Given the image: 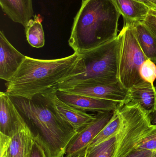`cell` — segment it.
<instances>
[{"label":"cell","instance_id":"cell-1","mask_svg":"<svg viewBox=\"0 0 156 157\" xmlns=\"http://www.w3.org/2000/svg\"><path fill=\"white\" fill-rule=\"evenodd\" d=\"M28 126L34 141L44 149L47 157H64L77 131L60 117L41 95L29 100L11 97Z\"/></svg>","mask_w":156,"mask_h":157},{"label":"cell","instance_id":"cell-2","mask_svg":"<svg viewBox=\"0 0 156 157\" xmlns=\"http://www.w3.org/2000/svg\"><path fill=\"white\" fill-rule=\"evenodd\" d=\"M80 56L75 52L55 59L26 56L14 75L5 83V92L10 97L31 100L56 90L63 80L72 74Z\"/></svg>","mask_w":156,"mask_h":157},{"label":"cell","instance_id":"cell-3","mask_svg":"<svg viewBox=\"0 0 156 157\" xmlns=\"http://www.w3.org/2000/svg\"><path fill=\"white\" fill-rule=\"evenodd\" d=\"M121 16L112 0H82L74 18L69 45L81 54L114 39L118 35Z\"/></svg>","mask_w":156,"mask_h":157},{"label":"cell","instance_id":"cell-4","mask_svg":"<svg viewBox=\"0 0 156 157\" xmlns=\"http://www.w3.org/2000/svg\"><path fill=\"white\" fill-rule=\"evenodd\" d=\"M118 37L81 54L73 73L56 90H63L80 83L113 85L117 78Z\"/></svg>","mask_w":156,"mask_h":157},{"label":"cell","instance_id":"cell-5","mask_svg":"<svg viewBox=\"0 0 156 157\" xmlns=\"http://www.w3.org/2000/svg\"><path fill=\"white\" fill-rule=\"evenodd\" d=\"M117 37V78L120 85L128 90L143 81L140 69L148 59L140 47L132 23H124Z\"/></svg>","mask_w":156,"mask_h":157},{"label":"cell","instance_id":"cell-6","mask_svg":"<svg viewBox=\"0 0 156 157\" xmlns=\"http://www.w3.org/2000/svg\"><path fill=\"white\" fill-rule=\"evenodd\" d=\"M123 121L117 134L114 157H125L152 131L150 113L139 103L130 101L122 105Z\"/></svg>","mask_w":156,"mask_h":157},{"label":"cell","instance_id":"cell-7","mask_svg":"<svg viewBox=\"0 0 156 157\" xmlns=\"http://www.w3.org/2000/svg\"><path fill=\"white\" fill-rule=\"evenodd\" d=\"M16 116L12 136L9 137L0 133L1 157H29L34 141L28 126L17 109Z\"/></svg>","mask_w":156,"mask_h":157},{"label":"cell","instance_id":"cell-8","mask_svg":"<svg viewBox=\"0 0 156 157\" xmlns=\"http://www.w3.org/2000/svg\"><path fill=\"white\" fill-rule=\"evenodd\" d=\"M113 111L99 112L95 120L78 132L67 147L66 157H84L93 139L109 123Z\"/></svg>","mask_w":156,"mask_h":157},{"label":"cell","instance_id":"cell-9","mask_svg":"<svg viewBox=\"0 0 156 157\" xmlns=\"http://www.w3.org/2000/svg\"><path fill=\"white\" fill-rule=\"evenodd\" d=\"M60 90L96 98L118 101L122 105L131 101L129 90L122 87L119 83L113 85L80 83L72 87Z\"/></svg>","mask_w":156,"mask_h":157},{"label":"cell","instance_id":"cell-10","mask_svg":"<svg viewBox=\"0 0 156 157\" xmlns=\"http://www.w3.org/2000/svg\"><path fill=\"white\" fill-rule=\"evenodd\" d=\"M41 96L56 113L74 127L77 132L89 125L96 118V114L93 115L88 114L85 111L76 109L61 100L58 97L56 90Z\"/></svg>","mask_w":156,"mask_h":157},{"label":"cell","instance_id":"cell-11","mask_svg":"<svg viewBox=\"0 0 156 157\" xmlns=\"http://www.w3.org/2000/svg\"><path fill=\"white\" fill-rule=\"evenodd\" d=\"M56 93L58 98L67 104L85 112L114 111L122 105L118 101L96 98L62 90H56Z\"/></svg>","mask_w":156,"mask_h":157},{"label":"cell","instance_id":"cell-12","mask_svg":"<svg viewBox=\"0 0 156 157\" xmlns=\"http://www.w3.org/2000/svg\"><path fill=\"white\" fill-rule=\"evenodd\" d=\"M26 56L17 51L0 32V78L9 81L17 71Z\"/></svg>","mask_w":156,"mask_h":157},{"label":"cell","instance_id":"cell-13","mask_svg":"<svg viewBox=\"0 0 156 157\" xmlns=\"http://www.w3.org/2000/svg\"><path fill=\"white\" fill-rule=\"evenodd\" d=\"M0 5L12 21L21 24L24 28L34 17L33 0H0Z\"/></svg>","mask_w":156,"mask_h":157},{"label":"cell","instance_id":"cell-14","mask_svg":"<svg viewBox=\"0 0 156 157\" xmlns=\"http://www.w3.org/2000/svg\"><path fill=\"white\" fill-rule=\"evenodd\" d=\"M128 90L131 101L139 103L150 114L155 110L156 106V86L154 85L143 80L136 84Z\"/></svg>","mask_w":156,"mask_h":157},{"label":"cell","instance_id":"cell-15","mask_svg":"<svg viewBox=\"0 0 156 157\" xmlns=\"http://www.w3.org/2000/svg\"><path fill=\"white\" fill-rule=\"evenodd\" d=\"M16 108L6 92H0V133L11 137L16 120Z\"/></svg>","mask_w":156,"mask_h":157},{"label":"cell","instance_id":"cell-16","mask_svg":"<svg viewBox=\"0 0 156 157\" xmlns=\"http://www.w3.org/2000/svg\"><path fill=\"white\" fill-rule=\"evenodd\" d=\"M125 23L143 21L149 14L150 8L136 0H112Z\"/></svg>","mask_w":156,"mask_h":157},{"label":"cell","instance_id":"cell-17","mask_svg":"<svg viewBox=\"0 0 156 157\" xmlns=\"http://www.w3.org/2000/svg\"><path fill=\"white\" fill-rule=\"evenodd\" d=\"M140 47L147 59L156 64V36L144 23H132Z\"/></svg>","mask_w":156,"mask_h":157},{"label":"cell","instance_id":"cell-18","mask_svg":"<svg viewBox=\"0 0 156 157\" xmlns=\"http://www.w3.org/2000/svg\"><path fill=\"white\" fill-rule=\"evenodd\" d=\"M42 19L35 15L34 19H31L25 28L27 40L30 46L35 48H41L45 44V33L41 24Z\"/></svg>","mask_w":156,"mask_h":157},{"label":"cell","instance_id":"cell-19","mask_svg":"<svg viewBox=\"0 0 156 157\" xmlns=\"http://www.w3.org/2000/svg\"><path fill=\"white\" fill-rule=\"evenodd\" d=\"M122 105L113 111V115L109 123L93 139L89 147L96 145L113 136L116 135L120 131L123 121Z\"/></svg>","mask_w":156,"mask_h":157},{"label":"cell","instance_id":"cell-20","mask_svg":"<svg viewBox=\"0 0 156 157\" xmlns=\"http://www.w3.org/2000/svg\"><path fill=\"white\" fill-rule=\"evenodd\" d=\"M117 147V135L92 147H89L85 157H114Z\"/></svg>","mask_w":156,"mask_h":157},{"label":"cell","instance_id":"cell-21","mask_svg":"<svg viewBox=\"0 0 156 157\" xmlns=\"http://www.w3.org/2000/svg\"><path fill=\"white\" fill-rule=\"evenodd\" d=\"M140 75L143 80L154 85L156 79V64L147 59L141 66Z\"/></svg>","mask_w":156,"mask_h":157},{"label":"cell","instance_id":"cell-22","mask_svg":"<svg viewBox=\"0 0 156 157\" xmlns=\"http://www.w3.org/2000/svg\"><path fill=\"white\" fill-rule=\"evenodd\" d=\"M135 149L156 151V126L136 146Z\"/></svg>","mask_w":156,"mask_h":157},{"label":"cell","instance_id":"cell-23","mask_svg":"<svg viewBox=\"0 0 156 157\" xmlns=\"http://www.w3.org/2000/svg\"><path fill=\"white\" fill-rule=\"evenodd\" d=\"M125 157H156V151L134 149Z\"/></svg>","mask_w":156,"mask_h":157},{"label":"cell","instance_id":"cell-24","mask_svg":"<svg viewBox=\"0 0 156 157\" xmlns=\"http://www.w3.org/2000/svg\"><path fill=\"white\" fill-rule=\"evenodd\" d=\"M29 157H47L44 149L35 141L32 145Z\"/></svg>","mask_w":156,"mask_h":157},{"label":"cell","instance_id":"cell-25","mask_svg":"<svg viewBox=\"0 0 156 157\" xmlns=\"http://www.w3.org/2000/svg\"><path fill=\"white\" fill-rule=\"evenodd\" d=\"M144 23L156 36V15L149 11Z\"/></svg>","mask_w":156,"mask_h":157},{"label":"cell","instance_id":"cell-26","mask_svg":"<svg viewBox=\"0 0 156 157\" xmlns=\"http://www.w3.org/2000/svg\"><path fill=\"white\" fill-rule=\"evenodd\" d=\"M147 6L150 9L156 10V0H136Z\"/></svg>","mask_w":156,"mask_h":157},{"label":"cell","instance_id":"cell-27","mask_svg":"<svg viewBox=\"0 0 156 157\" xmlns=\"http://www.w3.org/2000/svg\"><path fill=\"white\" fill-rule=\"evenodd\" d=\"M150 122L153 126H156V106L155 109L150 114Z\"/></svg>","mask_w":156,"mask_h":157},{"label":"cell","instance_id":"cell-28","mask_svg":"<svg viewBox=\"0 0 156 157\" xmlns=\"http://www.w3.org/2000/svg\"><path fill=\"white\" fill-rule=\"evenodd\" d=\"M150 11L153 13L154 14L156 15V10H154V9H150Z\"/></svg>","mask_w":156,"mask_h":157},{"label":"cell","instance_id":"cell-29","mask_svg":"<svg viewBox=\"0 0 156 157\" xmlns=\"http://www.w3.org/2000/svg\"><path fill=\"white\" fill-rule=\"evenodd\" d=\"M85 157V156H84V157Z\"/></svg>","mask_w":156,"mask_h":157}]
</instances>
